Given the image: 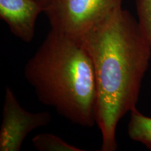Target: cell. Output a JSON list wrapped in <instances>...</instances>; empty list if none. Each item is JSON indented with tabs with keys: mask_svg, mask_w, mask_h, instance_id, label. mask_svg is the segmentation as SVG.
<instances>
[{
	"mask_svg": "<svg viewBox=\"0 0 151 151\" xmlns=\"http://www.w3.org/2000/svg\"><path fill=\"white\" fill-rule=\"evenodd\" d=\"M44 11V5L37 0H0V18L24 43L32 41L37 18Z\"/></svg>",
	"mask_w": 151,
	"mask_h": 151,
	"instance_id": "5",
	"label": "cell"
},
{
	"mask_svg": "<svg viewBox=\"0 0 151 151\" xmlns=\"http://www.w3.org/2000/svg\"><path fill=\"white\" fill-rule=\"evenodd\" d=\"M138 23L151 48V0H136Z\"/></svg>",
	"mask_w": 151,
	"mask_h": 151,
	"instance_id": "8",
	"label": "cell"
},
{
	"mask_svg": "<svg viewBox=\"0 0 151 151\" xmlns=\"http://www.w3.org/2000/svg\"><path fill=\"white\" fill-rule=\"evenodd\" d=\"M38 99L73 124H97L93 64L81 39L50 29L24 69Z\"/></svg>",
	"mask_w": 151,
	"mask_h": 151,
	"instance_id": "2",
	"label": "cell"
},
{
	"mask_svg": "<svg viewBox=\"0 0 151 151\" xmlns=\"http://www.w3.org/2000/svg\"><path fill=\"white\" fill-rule=\"evenodd\" d=\"M127 133L132 140L141 143L151 150V117H148L137 108L130 112Z\"/></svg>",
	"mask_w": 151,
	"mask_h": 151,
	"instance_id": "6",
	"label": "cell"
},
{
	"mask_svg": "<svg viewBox=\"0 0 151 151\" xmlns=\"http://www.w3.org/2000/svg\"><path fill=\"white\" fill-rule=\"evenodd\" d=\"M37 1H40L41 3H42L43 5H44V6H45V8H46V6L50 2V1H52V0H37Z\"/></svg>",
	"mask_w": 151,
	"mask_h": 151,
	"instance_id": "9",
	"label": "cell"
},
{
	"mask_svg": "<svg viewBox=\"0 0 151 151\" xmlns=\"http://www.w3.org/2000/svg\"><path fill=\"white\" fill-rule=\"evenodd\" d=\"M51 120L47 111L31 113L22 108L10 88H6L0 128V151H20L23 141L34 129Z\"/></svg>",
	"mask_w": 151,
	"mask_h": 151,
	"instance_id": "4",
	"label": "cell"
},
{
	"mask_svg": "<svg viewBox=\"0 0 151 151\" xmlns=\"http://www.w3.org/2000/svg\"><path fill=\"white\" fill-rule=\"evenodd\" d=\"M78 39L93 64L101 150L116 151L117 126L137 108L151 48L137 20L122 8Z\"/></svg>",
	"mask_w": 151,
	"mask_h": 151,
	"instance_id": "1",
	"label": "cell"
},
{
	"mask_svg": "<svg viewBox=\"0 0 151 151\" xmlns=\"http://www.w3.org/2000/svg\"><path fill=\"white\" fill-rule=\"evenodd\" d=\"M122 0H52L45 8L51 29L80 39L122 8Z\"/></svg>",
	"mask_w": 151,
	"mask_h": 151,
	"instance_id": "3",
	"label": "cell"
},
{
	"mask_svg": "<svg viewBox=\"0 0 151 151\" xmlns=\"http://www.w3.org/2000/svg\"><path fill=\"white\" fill-rule=\"evenodd\" d=\"M33 146L39 151H83L84 150L69 144L58 136L49 133L39 134L32 140Z\"/></svg>",
	"mask_w": 151,
	"mask_h": 151,
	"instance_id": "7",
	"label": "cell"
}]
</instances>
